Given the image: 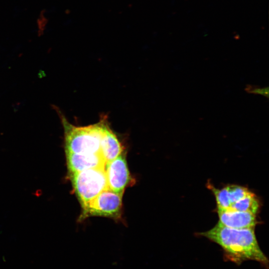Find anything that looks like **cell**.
Returning <instances> with one entry per match:
<instances>
[{"mask_svg":"<svg viewBox=\"0 0 269 269\" xmlns=\"http://www.w3.org/2000/svg\"><path fill=\"white\" fill-rule=\"evenodd\" d=\"M75 191L84 207L103 191L109 189L105 167L71 174Z\"/></svg>","mask_w":269,"mask_h":269,"instance_id":"cell-3","label":"cell"},{"mask_svg":"<svg viewBox=\"0 0 269 269\" xmlns=\"http://www.w3.org/2000/svg\"><path fill=\"white\" fill-rule=\"evenodd\" d=\"M105 170L108 188L122 195L131 179L125 157L121 154L106 163Z\"/></svg>","mask_w":269,"mask_h":269,"instance_id":"cell-5","label":"cell"},{"mask_svg":"<svg viewBox=\"0 0 269 269\" xmlns=\"http://www.w3.org/2000/svg\"><path fill=\"white\" fill-rule=\"evenodd\" d=\"M246 91L249 93H253L254 94H260L264 96H265L269 98V87H265V88H255L254 90L250 88L247 87L246 88Z\"/></svg>","mask_w":269,"mask_h":269,"instance_id":"cell-11","label":"cell"},{"mask_svg":"<svg viewBox=\"0 0 269 269\" xmlns=\"http://www.w3.org/2000/svg\"><path fill=\"white\" fill-rule=\"evenodd\" d=\"M122 195L107 189L83 207V216H118L122 207Z\"/></svg>","mask_w":269,"mask_h":269,"instance_id":"cell-4","label":"cell"},{"mask_svg":"<svg viewBox=\"0 0 269 269\" xmlns=\"http://www.w3.org/2000/svg\"><path fill=\"white\" fill-rule=\"evenodd\" d=\"M217 209L227 210L234 203L246 196L250 191L246 187L236 185L227 186L222 189L212 187Z\"/></svg>","mask_w":269,"mask_h":269,"instance_id":"cell-8","label":"cell"},{"mask_svg":"<svg viewBox=\"0 0 269 269\" xmlns=\"http://www.w3.org/2000/svg\"><path fill=\"white\" fill-rule=\"evenodd\" d=\"M260 207L259 201L256 195L251 192L233 204L227 210L250 212L257 214Z\"/></svg>","mask_w":269,"mask_h":269,"instance_id":"cell-10","label":"cell"},{"mask_svg":"<svg viewBox=\"0 0 269 269\" xmlns=\"http://www.w3.org/2000/svg\"><path fill=\"white\" fill-rule=\"evenodd\" d=\"M218 224L234 229L254 228L257 224L256 214L250 212L218 210Z\"/></svg>","mask_w":269,"mask_h":269,"instance_id":"cell-6","label":"cell"},{"mask_svg":"<svg viewBox=\"0 0 269 269\" xmlns=\"http://www.w3.org/2000/svg\"><path fill=\"white\" fill-rule=\"evenodd\" d=\"M66 153L68 167L71 174L92 168L105 167L106 164L100 153Z\"/></svg>","mask_w":269,"mask_h":269,"instance_id":"cell-7","label":"cell"},{"mask_svg":"<svg viewBox=\"0 0 269 269\" xmlns=\"http://www.w3.org/2000/svg\"><path fill=\"white\" fill-rule=\"evenodd\" d=\"M198 235L219 245L226 260L238 265L247 261H254L268 269V258L260 247L254 228L234 229L217 224Z\"/></svg>","mask_w":269,"mask_h":269,"instance_id":"cell-1","label":"cell"},{"mask_svg":"<svg viewBox=\"0 0 269 269\" xmlns=\"http://www.w3.org/2000/svg\"><path fill=\"white\" fill-rule=\"evenodd\" d=\"M57 111L64 129L66 152L100 153L102 139L110 127L105 118L95 124L78 127L69 123L60 111Z\"/></svg>","mask_w":269,"mask_h":269,"instance_id":"cell-2","label":"cell"},{"mask_svg":"<svg viewBox=\"0 0 269 269\" xmlns=\"http://www.w3.org/2000/svg\"><path fill=\"white\" fill-rule=\"evenodd\" d=\"M123 147L116 135L109 127L105 133L101 141L100 153L106 163L122 154Z\"/></svg>","mask_w":269,"mask_h":269,"instance_id":"cell-9","label":"cell"}]
</instances>
